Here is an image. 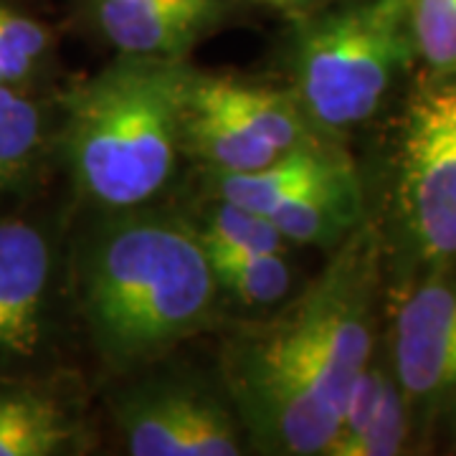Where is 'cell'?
Masks as SVG:
<instances>
[{"mask_svg": "<svg viewBox=\"0 0 456 456\" xmlns=\"http://www.w3.org/2000/svg\"><path fill=\"white\" fill-rule=\"evenodd\" d=\"M383 272L386 239L365 218L302 292L228 338L221 373L248 449L325 454L347 393L380 340Z\"/></svg>", "mask_w": 456, "mask_h": 456, "instance_id": "1", "label": "cell"}, {"mask_svg": "<svg viewBox=\"0 0 456 456\" xmlns=\"http://www.w3.org/2000/svg\"><path fill=\"white\" fill-rule=\"evenodd\" d=\"M77 294L92 345L114 373L196 338L221 299L193 221L155 206L107 211L79 248Z\"/></svg>", "mask_w": 456, "mask_h": 456, "instance_id": "2", "label": "cell"}, {"mask_svg": "<svg viewBox=\"0 0 456 456\" xmlns=\"http://www.w3.org/2000/svg\"><path fill=\"white\" fill-rule=\"evenodd\" d=\"M185 59L127 56L64 99L61 147L71 180L99 211L150 206L183 158Z\"/></svg>", "mask_w": 456, "mask_h": 456, "instance_id": "3", "label": "cell"}, {"mask_svg": "<svg viewBox=\"0 0 456 456\" xmlns=\"http://www.w3.org/2000/svg\"><path fill=\"white\" fill-rule=\"evenodd\" d=\"M297 20L289 89L314 130L342 140L383 110L416 61L408 0H355Z\"/></svg>", "mask_w": 456, "mask_h": 456, "instance_id": "4", "label": "cell"}, {"mask_svg": "<svg viewBox=\"0 0 456 456\" xmlns=\"http://www.w3.org/2000/svg\"><path fill=\"white\" fill-rule=\"evenodd\" d=\"M398 274L456 259V77L426 74L406 102L395 150Z\"/></svg>", "mask_w": 456, "mask_h": 456, "instance_id": "5", "label": "cell"}, {"mask_svg": "<svg viewBox=\"0 0 456 456\" xmlns=\"http://www.w3.org/2000/svg\"><path fill=\"white\" fill-rule=\"evenodd\" d=\"M393 284L383 345L406 401L413 446L456 444V259L403 272Z\"/></svg>", "mask_w": 456, "mask_h": 456, "instance_id": "6", "label": "cell"}, {"mask_svg": "<svg viewBox=\"0 0 456 456\" xmlns=\"http://www.w3.org/2000/svg\"><path fill=\"white\" fill-rule=\"evenodd\" d=\"M114 424L132 456H239L248 441L228 395L188 378H147L112 403Z\"/></svg>", "mask_w": 456, "mask_h": 456, "instance_id": "7", "label": "cell"}, {"mask_svg": "<svg viewBox=\"0 0 456 456\" xmlns=\"http://www.w3.org/2000/svg\"><path fill=\"white\" fill-rule=\"evenodd\" d=\"M53 254L46 233L0 216V365L38 353L46 327Z\"/></svg>", "mask_w": 456, "mask_h": 456, "instance_id": "8", "label": "cell"}, {"mask_svg": "<svg viewBox=\"0 0 456 456\" xmlns=\"http://www.w3.org/2000/svg\"><path fill=\"white\" fill-rule=\"evenodd\" d=\"M97 31L127 56L185 59L224 16L221 0H89Z\"/></svg>", "mask_w": 456, "mask_h": 456, "instance_id": "9", "label": "cell"}, {"mask_svg": "<svg viewBox=\"0 0 456 456\" xmlns=\"http://www.w3.org/2000/svg\"><path fill=\"white\" fill-rule=\"evenodd\" d=\"M353 158L340 140L325 137L251 173H206V185L211 198H221L266 216Z\"/></svg>", "mask_w": 456, "mask_h": 456, "instance_id": "10", "label": "cell"}, {"mask_svg": "<svg viewBox=\"0 0 456 456\" xmlns=\"http://www.w3.org/2000/svg\"><path fill=\"white\" fill-rule=\"evenodd\" d=\"M198 82L254 140L277 155H289L299 147L327 137L312 127L289 86H269L200 71Z\"/></svg>", "mask_w": 456, "mask_h": 456, "instance_id": "11", "label": "cell"}, {"mask_svg": "<svg viewBox=\"0 0 456 456\" xmlns=\"http://www.w3.org/2000/svg\"><path fill=\"white\" fill-rule=\"evenodd\" d=\"M362 203L358 167L350 160L299 196L284 200L274 211L266 213V218L289 246L335 248L365 221Z\"/></svg>", "mask_w": 456, "mask_h": 456, "instance_id": "12", "label": "cell"}, {"mask_svg": "<svg viewBox=\"0 0 456 456\" xmlns=\"http://www.w3.org/2000/svg\"><path fill=\"white\" fill-rule=\"evenodd\" d=\"M84 426L53 393L0 386V456H64L84 452Z\"/></svg>", "mask_w": 456, "mask_h": 456, "instance_id": "13", "label": "cell"}, {"mask_svg": "<svg viewBox=\"0 0 456 456\" xmlns=\"http://www.w3.org/2000/svg\"><path fill=\"white\" fill-rule=\"evenodd\" d=\"M49 145V119L23 89L0 86V200L36 173Z\"/></svg>", "mask_w": 456, "mask_h": 456, "instance_id": "14", "label": "cell"}, {"mask_svg": "<svg viewBox=\"0 0 456 456\" xmlns=\"http://www.w3.org/2000/svg\"><path fill=\"white\" fill-rule=\"evenodd\" d=\"M206 254L221 294L233 297L246 307H272L292 292L294 264L287 251H236L206 246Z\"/></svg>", "mask_w": 456, "mask_h": 456, "instance_id": "15", "label": "cell"}, {"mask_svg": "<svg viewBox=\"0 0 456 456\" xmlns=\"http://www.w3.org/2000/svg\"><path fill=\"white\" fill-rule=\"evenodd\" d=\"M193 226L206 246L236 251H287L289 246L264 213L248 211L221 198H211L200 208Z\"/></svg>", "mask_w": 456, "mask_h": 456, "instance_id": "16", "label": "cell"}, {"mask_svg": "<svg viewBox=\"0 0 456 456\" xmlns=\"http://www.w3.org/2000/svg\"><path fill=\"white\" fill-rule=\"evenodd\" d=\"M408 28L431 77H456V0H408Z\"/></svg>", "mask_w": 456, "mask_h": 456, "instance_id": "17", "label": "cell"}, {"mask_svg": "<svg viewBox=\"0 0 456 456\" xmlns=\"http://www.w3.org/2000/svg\"><path fill=\"white\" fill-rule=\"evenodd\" d=\"M411 446H413L411 416L403 393L398 388L395 378H391L370 421L360 431L358 439L347 446L345 456H398L411 452Z\"/></svg>", "mask_w": 456, "mask_h": 456, "instance_id": "18", "label": "cell"}, {"mask_svg": "<svg viewBox=\"0 0 456 456\" xmlns=\"http://www.w3.org/2000/svg\"><path fill=\"white\" fill-rule=\"evenodd\" d=\"M0 46L41 69L53 49V36L36 18L0 3Z\"/></svg>", "mask_w": 456, "mask_h": 456, "instance_id": "19", "label": "cell"}, {"mask_svg": "<svg viewBox=\"0 0 456 456\" xmlns=\"http://www.w3.org/2000/svg\"><path fill=\"white\" fill-rule=\"evenodd\" d=\"M36 71H38L36 66L23 61L16 53H11L5 46H0V86L23 89L36 77Z\"/></svg>", "mask_w": 456, "mask_h": 456, "instance_id": "20", "label": "cell"}, {"mask_svg": "<svg viewBox=\"0 0 456 456\" xmlns=\"http://www.w3.org/2000/svg\"><path fill=\"white\" fill-rule=\"evenodd\" d=\"M259 3L269 5V8H277V11H281V13H287V16H292L297 20V18H305L310 16V13H317V11L327 8L330 0H259Z\"/></svg>", "mask_w": 456, "mask_h": 456, "instance_id": "21", "label": "cell"}, {"mask_svg": "<svg viewBox=\"0 0 456 456\" xmlns=\"http://www.w3.org/2000/svg\"><path fill=\"white\" fill-rule=\"evenodd\" d=\"M119 3H140V0H119Z\"/></svg>", "mask_w": 456, "mask_h": 456, "instance_id": "22", "label": "cell"}]
</instances>
